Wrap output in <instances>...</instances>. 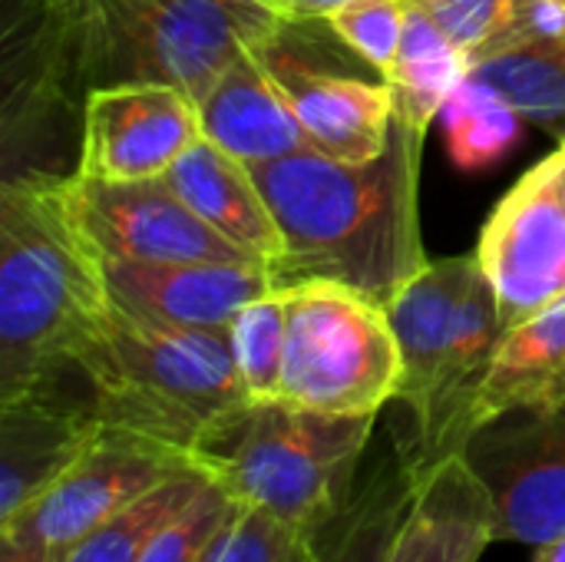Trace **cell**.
<instances>
[{"instance_id":"obj_1","label":"cell","mask_w":565,"mask_h":562,"mask_svg":"<svg viewBox=\"0 0 565 562\" xmlns=\"http://www.w3.org/2000/svg\"><path fill=\"white\" fill-rule=\"evenodd\" d=\"M427 132L394 119L377 159L344 162L315 146L248 166L278 229L275 288L334 282L387 305L430 258L420 235V156Z\"/></svg>"},{"instance_id":"obj_2","label":"cell","mask_w":565,"mask_h":562,"mask_svg":"<svg viewBox=\"0 0 565 562\" xmlns=\"http://www.w3.org/2000/svg\"><path fill=\"white\" fill-rule=\"evenodd\" d=\"M113 311L103 252L73 172L23 169L0 185V404L53 388Z\"/></svg>"},{"instance_id":"obj_3","label":"cell","mask_w":565,"mask_h":562,"mask_svg":"<svg viewBox=\"0 0 565 562\" xmlns=\"http://www.w3.org/2000/svg\"><path fill=\"white\" fill-rule=\"evenodd\" d=\"M3 10L76 109L109 83H172L199 99L238 53L288 23L265 0H7Z\"/></svg>"},{"instance_id":"obj_4","label":"cell","mask_w":565,"mask_h":562,"mask_svg":"<svg viewBox=\"0 0 565 562\" xmlns=\"http://www.w3.org/2000/svg\"><path fill=\"white\" fill-rule=\"evenodd\" d=\"M103 424L166 441L192 457L248 404L228 328H175L113 305L76 354Z\"/></svg>"},{"instance_id":"obj_5","label":"cell","mask_w":565,"mask_h":562,"mask_svg":"<svg viewBox=\"0 0 565 562\" xmlns=\"http://www.w3.org/2000/svg\"><path fill=\"white\" fill-rule=\"evenodd\" d=\"M377 417H331L285 401L248 404L195 460L235 503L321 537L354 500V474Z\"/></svg>"},{"instance_id":"obj_6","label":"cell","mask_w":565,"mask_h":562,"mask_svg":"<svg viewBox=\"0 0 565 562\" xmlns=\"http://www.w3.org/2000/svg\"><path fill=\"white\" fill-rule=\"evenodd\" d=\"M285 291L288 338L278 401L331 417H377L397 401L404 361L384 305L334 282Z\"/></svg>"},{"instance_id":"obj_7","label":"cell","mask_w":565,"mask_h":562,"mask_svg":"<svg viewBox=\"0 0 565 562\" xmlns=\"http://www.w3.org/2000/svg\"><path fill=\"white\" fill-rule=\"evenodd\" d=\"M497 510V543L543 547L565 533V401L483 424L463 447Z\"/></svg>"},{"instance_id":"obj_8","label":"cell","mask_w":565,"mask_h":562,"mask_svg":"<svg viewBox=\"0 0 565 562\" xmlns=\"http://www.w3.org/2000/svg\"><path fill=\"white\" fill-rule=\"evenodd\" d=\"M189 464H195L189 450L103 424L83 457L36 503L0 530H17L53 550H66Z\"/></svg>"},{"instance_id":"obj_9","label":"cell","mask_w":565,"mask_h":562,"mask_svg":"<svg viewBox=\"0 0 565 562\" xmlns=\"http://www.w3.org/2000/svg\"><path fill=\"white\" fill-rule=\"evenodd\" d=\"M202 139L199 103L172 83H109L86 93L73 176L99 182L156 179Z\"/></svg>"},{"instance_id":"obj_10","label":"cell","mask_w":565,"mask_h":562,"mask_svg":"<svg viewBox=\"0 0 565 562\" xmlns=\"http://www.w3.org/2000/svg\"><path fill=\"white\" fill-rule=\"evenodd\" d=\"M477 258L507 328L565 295V195L550 156L493 209L480 232Z\"/></svg>"},{"instance_id":"obj_11","label":"cell","mask_w":565,"mask_h":562,"mask_svg":"<svg viewBox=\"0 0 565 562\" xmlns=\"http://www.w3.org/2000/svg\"><path fill=\"white\" fill-rule=\"evenodd\" d=\"M76 205L86 232L109 258L152 262V265H189V262H228L262 265L245 248L232 245L215 232L169 182L166 176L136 182H99L79 179Z\"/></svg>"},{"instance_id":"obj_12","label":"cell","mask_w":565,"mask_h":562,"mask_svg":"<svg viewBox=\"0 0 565 562\" xmlns=\"http://www.w3.org/2000/svg\"><path fill=\"white\" fill-rule=\"evenodd\" d=\"M288 36L291 20L252 50L288 96L311 146L344 162L377 159L394 129V93L387 79L367 83L361 76L324 70L295 50Z\"/></svg>"},{"instance_id":"obj_13","label":"cell","mask_w":565,"mask_h":562,"mask_svg":"<svg viewBox=\"0 0 565 562\" xmlns=\"http://www.w3.org/2000/svg\"><path fill=\"white\" fill-rule=\"evenodd\" d=\"M103 272L116 308L175 328H228L248 301L275 291L265 265H152L103 255Z\"/></svg>"},{"instance_id":"obj_14","label":"cell","mask_w":565,"mask_h":562,"mask_svg":"<svg viewBox=\"0 0 565 562\" xmlns=\"http://www.w3.org/2000/svg\"><path fill=\"white\" fill-rule=\"evenodd\" d=\"M103 421L53 388L0 404V527L36 503L89 447Z\"/></svg>"},{"instance_id":"obj_15","label":"cell","mask_w":565,"mask_h":562,"mask_svg":"<svg viewBox=\"0 0 565 562\" xmlns=\"http://www.w3.org/2000/svg\"><path fill=\"white\" fill-rule=\"evenodd\" d=\"M493 543V497L470 460L450 454L414 477V494L387 562H480Z\"/></svg>"},{"instance_id":"obj_16","label":"cell","mask_w":565,"mask_h":562,"mask_svg":"<svg viewBox=\"0 0 565 562\" xmlns=\"http://www.w3.org/2000/svg\"><path fill=\"white\" fill-rule=\"evenodd\" d=\"M480 272L477 252L427 262L387 305V321L401 344V388L397 401L411 411V421L424 414L437 378L447 364L467 291Z\"/></svg>"},{"instance_id":"obj_17","label":"cell","mask_w":565,"mask_h":562,"mask_svg":"<svg viewBox=\"0 0 565 562\" xmlns=\"http://www.w3.org/2000/svg\"><path fill=\"white\" fill-rule=\"evenodd\" d=\"M202 139L245 166H262L311 146L288 96L248 46L195 99Z\"/></svg>"},{"instance_id":"obj_18","label":"cell","mask_w":565,"mask_h":562,"mask_svg":"<svg viewBox=\"0 0 565 562\" xmlns=\"http://www.w3.org/2000/svg\"><path fill=\"white\" fill-rule=\"evenodd\" d=\"M166 182L215 232L255 255L265 268L281 255V229L252 169L222 152L215 142L199 139L195 146H189L166 172Z\"/></svg>"},{"instance_id":"obj_19","label":"cell","mask_w":565,"mask_h":562,"mask_svg":"<svg viewBox=\"0 0 565 562\" xmlns=\"http://www.w3.org/2000/svg\"><path fill=\"white\" fill-rule=\"evenodd\" d=\"M559 401H565V295L503 331L473 404V434L503 414Z\"/></svg>"},{"instance_id":"obj_20","label":"cell","mask_w":565,"mask_h":562,"mask_svg":"<svg viewBox=\"0 0 565 562\" xmlns=\"http://www.w3.org/2000/svg\"><path fill=\"white\" fill-rule=\"evenodd\" d=\"M470 76V56L407 0V23L397 60L384 76L394 93V119L427 132L450 93Z\"/></svg>"},{"instance_id":"obj_21","label":"cell","mask_w":565,"mask_h":562,"mask_svg":"<svg viewBox=\"0 0 565 562\" xmlns=\"http://www.w3.org/2000/svg\"><path fill=\"white\" fill-rule=\"evenodd\" d=\"M470 76L500 93L523 119L565 139V36L523 40L470 66Z\"/></svg>"},{"instance_id":"obj_22","label":"cell","mask_w":565,"mask_h":562,"mask_svg":"<svg viewBox=\"0 0 565 562\" xmlns=\"http://www.w3.org/2000/svg\"><path fill=\"white\" fill-rule=\"evenodd\" d=\"M209 480L212 477L199 460L182 467L179 474L162 480L152 494H146L139 503H132L119 517L106 520L103 527L89 530L66 550H60L56 562H139L152 537L175 513H182Z\"/></svg>"},{"instance_id":"obj_23","label":"cell","mask_w":565,"mask_h":562,"mask_svg":"<svg viewBox=\"0 0 565 562\" xmlns=\"http://www.w3.org/2000/svg\"><path fill=\"white\" fill-rule=\"evenodd\" d=\"M411 494L414 477L397 457V464L377 470V477L354 494L344 513L321 533V562H387Z\"/></svg>"},{"instance_id":"obj_24","label":"cell","mask_w":565,"mask_h":562,"mask_svg":"<svg viewBox=\"0 0 565 562\" xmlns=\"http://www.w3.org/2000/svg\"><path fill=\"white\" fill-rule=\"evenodd\" d=\"M447 152L457 169L483 172L497 166L503 156L513 152L523 132V116L490 86L467 76L450 99L444 103L440 116Z\"/></svg>"},{"instance_id":"obj_25","label":"cell","mask_w":565,"mask_h":562,"mask_svg":"<svg viewBox=\"0 0 565 562\" xmlns=\"http://www.w3.org/2000/svg\"><path fill=\"white\" fill-rule=\"evenodd\" d=\"M232 354L245 394L255 404L278 401L281 368H285V338H288V291L275 288L248 301L228 325Z\"/></svg>"},{"instance_id":"obj_26","label":"cell","mask_w":565,"mask_h":562,"mask_svg":"<svg viewBox=\"0 0 565 562\" xmlns=\"http://www.w3.org/2000/svg\"><path fill=\"white\" fill-rule=\"evenodd\" d=\"M318 540L262 507L235 503L212 562H321Z\"/></svg>"},{"instance_id":"obj_27","label":"cell","mask_w":565,"mask_h":562,"mask_svg":"<svg viewBox=\"0 0 565 562\" xmlns=\"http://www.w3.org/2000/svg\"><path fill=\"white\" fill-rule=\"evenodd\" d=\"M232 507L235 500L225 494V487L218 480H209L195 494V500L152 537L139 562H212Z\"/></svg>"},{"instance_id":"obj_28","label":"cell","mask_w":565,"mask_h":562,"mask_svg":"<svg viewBox=\"0 0 565 562\" xmlns=\"http://www.w3.org/2000/svg\"><path fill=\"white\" fill-rule=\"evenodd\" d=\"M420 7L467 56L470 66L510 46L523 0H411Z\"/></svg>"},{"instance_id":"obj_29","label":"cell","mask_w":565,"mask_h":562,"mask_svg":"<svg viewBox=\"0 0 565 562\" xmlns=\"http://www.w3.org/2000/svg\"><path fill=\"white\" fill-rule=\"evenodd\" d=\"M324 23L344 46H351L384 79L404 40L407 0H354L344 10L331 13Z\"/></svg>"},{"instance_id":"obj_30","label":"cell","mask_w":565,"mask_h":562,"mask_svg":"<svg viewBox=\"0 0 565 562\" xmlns=\"http://www.w3.org/2000/svg\"><path fill=\"white\" fill-rule=\"evenodd\" d=\"M60 550L17 533V530H0V562H56Z\"/></svg>"},{"instance_id":"obj_31","label":"cell","mask_w":565,"mask_h":562,"mask_svg":"<svg viewBox=\"0 0 565 562\" xmlns=\"http://www.w3.org/2000/svg\"><path fill=\"white\" fill-rule=\"evenodd\" d=\"M265 3H271L285 20L308 23V20H328L331 13L344 10L354 0H265Z\"/></svg>"},{"instance_id":"obj_32","label":"cell","mask_w":565,"mask_h":562,"mask_svg":"<svg viewBox=\"0 0 565 562\" xmlns=\"http://www.w3.org/2000/svg\"><path fill=\"white\" fill-rule=\"evenodd\" d=\"M536 562H565V533H559L556 540L536 547Z\"/></svg>"},{"instance_id":"obj_33","label":"cell","mask_w":565,"mask_h":562,"mask_svg":"<svg viewBox=\"0 0 565 562\" xmlns=\"http://www.w3.org/2000/svg\"><path fill=\"white\" fill-rule=\"evenodd\" d=\"M550 162H553V172H556V182H559V189H563L565 195V139L559 142V149L550 156Z\"/></svg>"},{"instance_id":"obj_34","label":"cell","mask_w":565,"mask_h":562,"mask_svg":"<svg viewBox=\"0 0 565 562\" xmlns=\"http://www.w3.org/2000/svg\"><path fill=\"white\" fill-rule=\"evenodd\" d=\"M17 3H43V0H17Z\"/></svg>"}]
</instances>
